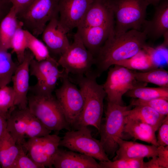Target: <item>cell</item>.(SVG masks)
<instances>
[{"label": "cell", "mask_w": 168, "mask_h": 168, "mask_svg": "<svg viewBox=\"0 0 168 168\" xmlns=\"http://www.w3.org/2000/svg\"><path fill=\"white\" fill-rule=\"evenodd\" d=\"M59 66L57 61L53 57L41 61L33 58L30 65V75L35 77L37 82L30 86L29 90L36 95L52 94L58 80L68 75L64 69L59 70Z\"/></svg>", "instance_id": "obj_8"}, {"label": "cell", "mask_w": 168, "mask_h": 168, "mask_svg": "<svg viewBox=\"0 0 168 168\" xmlns=\"http://www.w3.org/2000/svg\"><path fill=\"white\" fill-rule=\"evenodd\" d=\"M21 145L17 144L7 129L0 140V165L2 168H12Z\"/></svg>", "instance_id": "obj_25"}, {"label": "cell", "mask_w": 168, "mask_h": 168, "mask_svg": "<svg viewBox=\"0 0 168 168\" xmlns=\"http://www.w3.org/2000/svg\"><path fill=\"white\" fill-rule=\"evenodd\" d=\"M6 128L7 120L0 115V140L6 131Z\"/></svg>", "instance_id": "obj_40"}, {"label": "cell", "mask_w": 168, "mask_h": 168, "mask_svg": "<svg viewBox=\"0 0 168 168\" xmlns=\"http://www.w3.org/2000/svg\"><path fill=\"white\" fill-rule=\"evenodd\" d=\"M157 152L156 160L159 168H168V146L157 147Z\"/></svg>", "instance_id": "obj_37"}, {"label": "cell", "mask_w": 168, "mask_h": 168, "mask_svg": "<svg viewBox=\"0 0 168 168\" xmlns=\"http://www.w3.org/2000/svg\"><path fill=\"white\" fill-rule=\"evenodd\" d=\"M12 168H42L28 155L22 146Z\"/></svg>", "instance_id": "obj_35"}, {"label": "cell", "mask_w": 168, "mask_h": 168, "mask_svg": "<svg viewBox=\"0 0 168 168\" xmlns=\"http://www.w3.org/2000/svg\"><path fill=\"white\" fill-rule=\"evenodd\" d=\"M61 139L56 134H49L28 139L21 146L28 155L42 168H51Z\"/></svg>", "instance_id": "obj_12"}, {"label": "cell", "mask_w": 168, "mask_h": 168, "mask_svg": "<svg viewBox=\"0 0 168 168\" xmlns=\"http://www.w3.org/2000/svg\"><path fill=\"white\" fill-rule=\"evenodd\" d=\"M25 31L27 39V49L32 53L36 60L41 61L52 57L45 44L27 30H25Z\"/></svg>", "instance_id": "obj_30"}, {"label": "cell", "mask_w": 168, "mask_h": 168, "mask_svg": "<svg viewBox=\"0 0 168 168\" xmlns=\"http://www.w3.org/2000/svg\"><path fill=\"white\" fill-rule=\"evenodd\" d=\"M28 108L30 112L48 129L59 131L70 130L62 109L55 97L52 94L28 97Z\"/></svg>", "instance_id": "obj_3"}, {"label": "cell", "mask_w": 168, "mask_h": 168, "mask_svg": "<svg viewBox=\"0 0 168 168\" xmlns=\"http://www.w3.org/2000/svg\"><path fill=\"white\" fill-rule=\"evenodd\" d=\"M62 80V85L55 91V97L68 122L72 127L83 110L85 98L80 89L70 81L68 75Z\"/></svg>", "instance_id": "obj_13"}, {"label": "cell", "mask_w": 168, "mask_h": 168, "mask_svg": "<svg viewBox=\"0 0 168 168\" xmlns=\"http://www.w3.org/2000/svg\"><path fill=\"white\" fill-rule=\"evenodd\" d=\"M18 65L8 51L0 49V88L8 85L12 81Z\"/></svg>", "instance_id": "obj_28"}, {"label": "cell", "mask_w": 168, "mask_h": 168, "mask_svg": "<svg viewBox=\"0 0 168 168\" xmlns=\"http://www.w3.org/2000/svg\"><path fill=\"white\" fill-rule=\"evenodd\" d=\"M34 58L30 51H26L24 60L18 65L12 78L15 94V105L20 109L28 107L27 94L30 87V65Z\"/></svg>", "instance_id": "obj_15"}, {"label": "cell", "mask_w": 168, "mask_h": 168, "mask_svg": "<svg viewBox=\"0 0 168 168\" xmlns=\"http://www.w3.org/2000/svg\"><path fill=\"white\" fill-rule=\"evenodd\" d=\"M130 106H125L108 101L105 122L101 124L99 131L100 142L108 157H114L118 148L116 141L122 138L126 112Z\"/></svg>", "instance_id": "obj_4"}, {"label": "cell", "mask_w": 168, "mask_h": 168, "mask_svg": "<svg viewBox=\"0 0 168 168\" xmlns=\"http://www.w3.org/2000/svg\"><path fill=\"white\" fill-rule=\"evenodd\" d=\"M147 37L157 39L168 32V2H163L156 7L151 20H146L142 28Z\"/></svg>", "instance_id": "obj_21"}, {"label": "cell", "mask_w": 168, "mask_h": 168, "mask_svg": "<svg viewBox=\"0 0 168 168\" xmlns=\"http://www.w3.org/2000/svg\"><path fill=\"white\" fill-rule=\"evenodd\" d=\"M7 131L16 144L21 145L25 139L44 136L51 131L47 129L28 108L15 110L7 120Z\"/></svg>", "instance_id": "obj_6"}, {"label": "cell", "mask_w": 168, "mask_h": 168, "mask_svg": "<svg viewBox=\"0 0 168 168\" xmlns=\"http://www.w3.org/2000/svg\"><path fill=\"white\" fill-rule=\"evenodd\" d=\"M114 27V25H107L77 28V32L86 48L95 57Z\"/></svg>", "instance_id": "obj_18"}, {"label": "cell", "mask_w": 168, "mask_h": 168, "mask_svg": "<svg viewBox=\"0 0 168 168\" xmlns=\"http://www.w3.org/2000/svg\"><path fill=\"white\" fill-rule=\"evenodd\" d=\"M94 0H59L58 21L67 33L80 24Z\"/></svg>", "instance_id": "obj_14"}, {"label": "cell", "mask_w": 168, "mask_h": 168, "mask_svg": "<svg viewBox=\"0 0 168 168\" xmlns=\"http://www.w3.org/2000/svg\"><path fill=\"white\" fill-rule=\"evenodd\" d=\"M69 74L77 76H84L92 72L91 68L95 64V57L86 48L79 35L76 32L72 43L57 61Z\"/></svg>", "instance_id": "obj_10"}, {"label": "cell", "mask_w": 168, "mask_h": 168, "mask_svg": "<svg viewBox=\"0 0 168 168\" xmlns=\"http://www.w3.org/2000/svg\"><path fill=\"white\" fill-rule=\"evenodd\" d=\"M114 65L110 69L103 87L108 101L124 105L122 97L124 94L136 87L146 86L147 83L136 80L131 70Z\"/></svg>", "instance_id": "obj_11"}, {"label": "cell", "mask_w": 168, "mask_h": 168, "mask_svg": "<svg viewBox=\"0 0 168 168\" xmlns=\"http://www.w3.org/2000/svg\"><path fill=\"white\" fill-rule=\"evenodd\" d=\"M161 0H145L148 6L149 5H152L156 6Z\"/></svg>", "instance_id": "obj_41"}, {"label": "cell", "mask_w": 168, "mask_h": 168, "mask_svg": "<svg viewBox=\"0 0 168 168\" xmlns=\"http://www.w3.org/2000/svg\"><path fill=\"white\" fill-rule=\"evenodd\" d=\"M17 15L25 10L35 0H8Z\"/></svg>", "instance_id": "obj_38"}, {"label": "cell", "mask_w": 168, "mask_h": 168, "mask_svg": "<svg viewBox=\"0 0 168 168\" xmlns=\"http://www.w3.org/2000/svg\"><path fill=\"white\" fill-rule=\"evenodd\" d=\"M16 54L19 64L24 60L27 49V39L22 23L17 29L12 40L11 48Z\"/></svg>", "instance_id": "obj_32"}, {"label": "cell", "mask_w": 168, "mask_h": 168, "mask_svg": "<svg viewBox=\"0 0 168 168\" xmlns=\"http://www.w3.org/2000/svg\"><path fill=\"white\" fill-rule=\"evenodd\" d=\"M116 141L118 148L112 161L135 158H152L157 155V147L123 140L118 138Z\"/></svg>", "instance_id": "obj_20"}, {"label": "cell", "mask_w": 168, "mask_h": 168, "mask_svg": "<svg viewBox=\"0 0 168 168\" xmlns=\"http://www.w3.org/2000/svg\"><path fill=\"white\" fill-rule=\"evenodd\" d=\"M126 95L133 98L148 100L159 98H168V87H150L146 86L136 87L128 91Z\"/></svg>", "instance_id": "obj_29"}, {"label": "cell", "mask_w": 168, "mask_h": 168, "mask_svg": "<svg viewBox=\"0 0 168 168\" xmlns=\"http://www.w3.org/2000/svg\"><path fill=\"white\" fill-rule=\"evenodd\" d=\"M59 0H35L23 12L17 15L23 28L36 37L42 34L46 25L58 16Z\"/></svg>", "instance_id": "obj_7"}, {"label": "cell", "mask_w": 168, "mask_h": 168, "mask_svg": "<svg viewBox=\"0 0 168 168\" xmlns=\"http://www.w3.org/2000/svg\"><path fill=\"white\" fill-rule=\"evenodd\" d=\"M110 0H94L77 28L114 25Z\"/></svg>", "instance_id": "obj_16"}, {"label": "cell", "mask_w": 168, "mask_h": 168, "mask_svg": "<svg viewBox=\"0 0 168 168\" xmlns=\"http://www.w3.org/2000/svg\"><path fill=\"white\" fill-rule=\"evenodd\" d=\"M154 50L146 46L133 57L121 61L115 65H120L130 70L142 72L158 68L159 64L155 60Z\"/></svg>", "instance_id": "obj_23"}, {"label": "cell", "mask_w": 168, "mask_h": 168, "mask_svg": "<svg viewBox=\"0 0 168 168\" xmlns=\"http://www.w3.org/2000/svg\"><path fill=\"white\" fill-rule=\"evenodd\" d=\"M98 76L91 72L77 76V82L85 98L83 110L72 127L77 130L83 126H92L99 132L104 110L103 101L106 94L103 85L99 84Z\"/></svg>", "instance_id": "obj_2"}, {"label": "cell", "mask_w": 168, "mask_h": 168, "mask_svg": "<svg viewBox=\"0 0 168 168\" xmlns=\"http://www.w3.org/2000/svg\"><path fill=\"white\" fill-rule=\"evenodd\" d=\"M67 34L60 25L58 16L48 22L42 34L49 52L60 56L66 50L70 45Z\"/></svg>", "instance_id": "obj_17"}, {"label": "cell", "mask_w": 168, "mask_h": 168, "mask_svg": "<svg viewBox=\"0 0 168 168\" xmlns=\"http://www.w3.org/2000/svg\"><path fill=\"white\" fill-rule=\"evenodd\" d=\"M133 73L135 79L138 82L168 87V72L162 68L158 67L143 72L133 71Z\"/></svg>", "instance_id": "obj_27"}, {"label": "cell", "mask_w": 168, "mask_h": 168, "mask_svg": "<svg viewBox=\"0 0 168 168\" xmlns=\"http://www.w3.org/2000/svg\"><path fill=\"white\" fill-rule=\"evenodd\" d=\"M135 106L127 110L126 116L140 120L151 126L155 132L157 130L166 116L147 106Z\"/></svg>", "instance_id": "obj_26"}, {"label": "cell", "mask_w": 168, "mask_h": 168, "mask_svg": "<svg viewBox=\"0 0 168 168\" xmlns=\"http://www.w3.org/2000/svg\"><path fill=\"white\" fill-rule=\"evenodd\" d=\"M144 158L123 159L111 161H100L101 168H148L147 162Z\"/></svg>", "instance_id": "obj_33"}, {"label": "cell", "mask_w": 168, "mask_h": 168, "mask_svg": "<svg viewBox=\"0 0 168 168\" xmlns=\"http://www.w3.org/2000/svg\"><path fill=\"white\" fill-rule=\"evenodd\" d=\"M15 94L12 87L0 88V115L7 120L15 109Z\"/></svg>", "instance_id": "obj_31"}, {"label": "cell", "mask_w": 168, "mask_h": 168, "mask_svg": "<svg viewBox=\"0 0 168 168\" xmlns=\"http://www.w3.org/2000/svg\"><path fill=\"white\" fill-rule=\"evenodd\" d=\"M147 36L145 32L130 30L119 35L114 30L95 57L99 76L112 65L136 55L145 46Z\"/></svg>", "instance_id": "obj_1"}, {"label": "cell", "mask_w": 168, "mask_h": 168, "mask_svg": "<svg viewBox=\"0 0 168 168\" xmlns=\"http://www.w3.org/2000/svg\"><path fill=\"white\" fill-rule=\"evenodd\" d=\"M130 105L134 106H147L161 115L165 116L168 115V98H159L148 100L134 98Z\"/></svg>", "instance_id": "obj_34"}, {"label": "cell", "mask_w": 168, "mask_h": 168, "mask_svg": "<svg viewBox=\"0 0 168 168\" xmlns=\"http://www.w3.org/2000/svg\"><path fill=\"white\" fill-rule=\"evenodd\" d=\"M12 6L8 0H0V22L9 12Z\"/></svg>", "instance_id": "obj_39"}, {"label": "cell", "mask_w": 168, "mask_h": 168, "mask_svg": "<svg viewBox=\"0 0 168 168\" xmlns=\"http://www.w3.org/2000/svg\"><path fill=\"white\" fill-rule=\"evenodd\" d=\"M163 36L164 37V44L165 46L168 45V32H167Z\"/></svg>", "instance_id": "obj_42"}, {"label": "cell", "mask_w": 168, "mask_h": 168, "mask_svg": "<svg viewBox=\"0 0 168 168\" xmlns=\"http://www.w3.org/2000/svg\"><path fill=\"white\" fill-rule=\"evenodd\" d=\"M115 18V34L130 30L139 31L145 22L148 6L145 0H110Z\"/></svg>", "instance_id": "obj_5"}, {"label": "cell", "mask_w": 168, "mask_h": 168, "mask_svg": "<svg viewBox=\"0 0 168 168\" xmlns=\"http://www.w3.org/2000/svg\"><path fill=\"white\" fill-rule=\"evenodd\" d=\"M55 168H101L93 158L73 151L58 148L53 161Z\"/></svg>", "instance_id": "obj_19"}, {"label": "cell", "mask_w": 168, "mask_h": 168, "mask_svg": "<svg viewBox=\"0 0 168 168\" xmlns=\"http://www.w3.org/2000/svg\"><path fill=\"white\" fill-rule=\"evenodd\" d=\"M158 130L157 147L168 146V115L166 116Z\"/></svg>", "instance_id": "obj_36"}, {"label": "cell", "mask_w": 168, "mask_h": 168, "mask_svg": "<svg viewBox=\"0 0 168 168\" xmlns=\"http://www.w3.org/2000/svg\"><path fill=\"white\" fill-rule=\"evenodd\" d=\"M21 24L12 6L9 12L0 22V49L8 51L11 49L12 38Z\"/></svg>", "instance_id": "obj_24"}, {"label": "cell", "mask_w": 168, "mask_h": 168, "mask_svg": "<svg viewBox=\"0 0 168 168\" xmlns=\"http://www.w3.org/2000/svg\"><path fill=\"white\" fill-rule=\"evenodd\" d=\"M124 132L135 140L142 141L157 147L156 132L151 126L140 120L126 116Z\"/></svg>", "instance_id": "obj_22"}, {"label": "cell", "mask_w": 168, "mask_h": 168, "mask_svg": "<svg viewBox=\"0 0 168 168\" xmlns=\"http://www.w3.org/2000/svg\"><path fill=\"white\" fill-rule=\"evenodd\" d=\"M88 126L66 132L59 143V146L91 156L100 161L110 160L100 140L93 138Z\"/></svg>", "instance_id": "obj_9"}]
</instances>
